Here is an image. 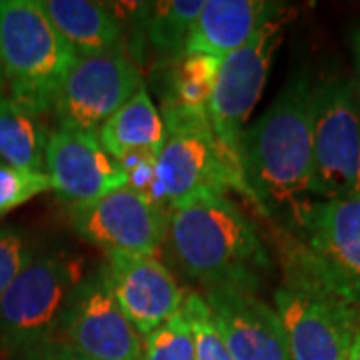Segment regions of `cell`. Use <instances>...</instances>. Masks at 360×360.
Masks as SVG:
<instances>
[{
  "instance_id": "cell-1",
  "label": "cell",
  "mask_w": 360,
  "mask_h": 360,
  "mask_svg": "<svg viewBox=\"0 0 360 360\" xmlns=\"http://www.w3.org/2000/svg\"><path fill=\"white\" fill-rule=\"evenodd\" d=\"M312 98L309 78L295 77L240 139L238 160L246 194L262 214L286 226L316 202Z\"/></svg>"
},
{
  "instance_id": "cell-2",
  "label": "cell",
  "mask_w": 360,
  "mask_h": 360,
  "mask_svg": "<svg viewBox=\"0 0 360 360\" xmlns=\"http://www.w3.org/2000/svg\"><path fill=\"white\" fill-rule=\"evenodd\" d=\"M167 240L176 266L206 290L255 292L270 269L255 224L224 194H205L170 210Z\"/></svg>"
},
{
  "instance_id": "cell-3",
  "label": "cell",
  "mask_w": 360,
  "mask_h": 360,
  "mask_svg": "<svg viewBox=\"0 0 360 360\" xmlns=\"http://www.w3.org/2000/svg\"><path fill=\"white\" fill-rule=\"evenodd\" d=\"M77 58L39 0H0V70L11 101L51 112Z\"/></svg>"
},
{
  "instance_id": "cell-4",
  "label": "cell",
  "mask_w": 360,
  "mask_h": 360,
  "mask_svg": "<svg viewBox=\"0 0 360 360\" xmlns=\"http://www.w3.org/2000/svg\"><path fill=\"white\" fill-rule=\"evenodd\" d=\"M288 231L296 234L288 276L319 284L360 310V193L312 202Z\"/></svg>"
},
{
  "instance_id": "cell-5",
  "label": "cell",
  "mask_w": 360,
  "mask_h": 360,
  "mask_svg": "<svg viewBox=\"0 0 360 360\" xmlns=\"http://www.w3.org/2000/svg\"><path fill=\"white\" fill-rule=\"evenodd\" d=\"M162 118L167 142L156 158L162 205L174 210L198 196L224 194L229 188L246 194L240 167L220 146L206 116L167 106Z\"/></svg>"
},
{
  "instance_id": "cell-6",
  "label": "cell",
  "mask_w": 360,
  "mask_h": 360,
  "mask_svg": "<svg viewBox=\"0 0 360 360\" xmlns=\"http://www.w3.org/2000/svg\"><path fill=\"white\" fill-rule=\"evenodd\" d=\"M80 281V258L63 252L32 258L0 298V340L13 348L44 345L58 330L66 302Z\"/></svg>"
},
{
  "instance_id": "cell-7",
  "label": "cell",
  "mask_w": 360,
  "mask_h": 360,
  "mask_svg": "<svg viewBox=\"0 0 360 360\" xmlns=\"http://www.w3.org/2000/svg\"><path fill=\"white\" fill-rule=\"evenodd\" d=\"M312 162L316 200L360 193V112L354 80L333 77L314 86Z\"/></svg>"
},
{
  "instance_id": "cell-8",
  "label": "cell",
  "mask_w": 360,
  "mask_h": 360,
  "mask_svg": "<svg viewBox=\"0 0 360 360\" xmlns=\"http://www.w3.org/2000/svg\"><path fill=\"white\" fill-rule=\"evenodd\" d=\"M290 360H347L360 326V310L319 284L288 276L274 290Z\"/></svg>"
},
{
  "instance_id": "cell-9",
  "label": "cell",
  "mask_w": 360,
  "mask_h": 360,
  "mask_svg": "<svg viewBox=\"0 0 360 360\" xmlns=\"http://www.w3.org/2000/svg\"><path fill=\"white\" fill-rule=\"evenodd\" d=\"M284 25L283 16L272 18L258 28L257 34L243 49L222 58L217 84L206 108V118L217 141L238 167V150L246 120L266 86L274 54L283 44Z\"/></svg>"
},
{
  "instance_id": "cell-10",
  "label": "cell",
  "mask_w": 360,
  "mask_h": 360,
  "mask_svg": "<svg viewBox=\"0 0 360 360\" xmlns=\"http://www.w3.org/2000/svg\"><path fill=\"white\" fill-rule=\"evenodd\" d=\"M142 86L141 70L124 46L104 54L80 56L66 75L52 110L60 127L96 134Z\"/></svg>"
},
{
  "instance_id": "cell-11",
  "label": "cell",
  "mask_w": 360,
  "mask_h": 360,
  "mask_svg": "<svg viewBox=\"0 0 360 360\" xmlns=\"http://www.w3.org/2000/svg\"><path fill=\"white\" fill-rule=\"evenodd\" d=\"M58 330L66 347L90 360L142 359V336L118 307L104 269L77 284Z\"/></svg>"
},
{
  "instance_id": "cell-12",
  "label": "cell",
  "mask_w": 360,
  "mask_h": 360,
  "mask_svg": "<svg viewBox=\"0 0 360 360\" xmlns=\"http://www.w3.org/2000/svg\"><path fill=\"white\" fill-rule=\"evenodd\" d=\"M168 208L122 186L84 206L70 208L78 236L110 252L153 257L167 240Z\"/></svg>"
},
{
  "instance_id": "cell-13",
  "label": "cell",
  "mask_w": 360,
  "mask_h": 360,
  "mask_svg": "<svg viewBox=\"0 0 360 360\" xmlns=\"http://www.w3.org/2000/svg\"><path fill=\"white\" fill-rule=\"evenodd\" d=\"M51 191L70 208L84 206L127 186V174L104 150L94 132L58 127L51 132L44 156Z\"/></svg>"
},
{
  "instance_id": "cell-14",
  "label": "cell",
  "mask_w": 360,
  "mask_h": 360,
  "mask_svg": "<svg viewBox=\"0 0 360 360\" xmlns=\"http://www.w3.org/2000/svg\"><path fill=\"white\" fill-rule=\"evenodd\" d=\"M103 269L118 307L142 338L179 312L184 290L155 257L110 252Z\"/></svg>"
},
{
  "instance_id": "cell-15",
  "label": "cell",
  "mask_w": 360,
  "mask_h": 360,
  "mask_svg": "<svg viewBox=\"0 0 360 360\" xmlns=\"http://www.w3.org/2000/svg\"><path fill=\"white\" fill-rule=\"evenodd\" d=\"M205 298L232 359L290 360L276 312L252 290L219 286Z\"/></svg>"
},
{
  "instance_id": "cell-16",
  "label": "cell",
  "mask_w": 360,
  "mask_h": 360,
  "mask_svg": "<svg viewBox=\"0 0 360 360\" xmlns=\"http://www.w3.org/2000/svg\"><path fill=\"white\" fill-rule=\"evenodd\" d=\"M276 16H283V8L274 2L206 0L191 30L186 54H206L222 60L243 49L260 26Z\"/></svg>"
},
{
  "instance_id": "cell-17",
  "label": "cell",
  "mask_w": 360,
  "mask_h": 360,
  "mask_svg": "<svg viewBox=\"0 0 360 360\" xmlns=\"http://www.w3.org/2000/svg\"><path fill=\"white\" fill-rule=\"evenodd\" d=\"M39 4L78 58L124 46L120 18L103 2L39 0Z\"/></svg>"
},
{
  "instance_id": "cell-18",
  "label": "cell",
  "mask_w": 360,
  "mask_h": 360,
  "mask_svg": "<svg viewBox=\"0 0 360 360\" xmlns=\"http://www.w3.org/2000/svg\"><path fill=\"white\" fill-rule=\"evenodd\" d=\"M96 136L115 160L132 153L158 156L167 142V124L150 94L142 86L104 122Z\"/></svg>"
},
{
  "instance_id": "cell-19",
  "label": "cell",
  "mask_w": 360,
  "mask_h": 360,
  "mask_svg": "<svg viewBox=\"0 0 360 360\" xmlns=\"http://www.w3.org/2000/svg\"><path fill=\"white\" fill-rule=\"evenodd\" d=\"M205 2L206 0H168L136 4V13L141 16L139 25L156 56L179 63L186 54L191 30L202 13Z\"/></svg>"
},
{
  "instance_id": "cell-20",
  "label": "cell",
  "mask_w": 360,
  "mask_h": 360,
  "mask_svg": "<svg viewBox=\"0 0 360 360\" xmlns=\"http://www.w3.org/2000/svg\"><path fill=\"white\" fill-rule=\"evenodd\" d=\"M51 132L42 116L26 110L8 96L0 98V158L8 165L44 172Z\"/></svg>"
},
{
  "instance_id": "cell-21",
  "label": "cell",
  "mask_w": 360,
  "mask_h": 360,
  "mask_svg": "<svg viewBox=\"0 0 360 360\" xmlns=\"http://www.w3.org/2000/svg\"><path fill=\"white\" fill-rule=\"evenodd\" d=\"M222 60L206 54H184L170 77V106L188 115L206 116Z\"/></svg>"
},
{
  "instance_id": "cell-22",
  "label": "cell",
  "mask_w": 360,
  "mask_h": 360,
  "mask_svg": "<svg viewBox=\"0 0 360 360\" xmlns=\"http://www.w3.org/2000/svg\"><path fill=\"white\" fill-rule=\"evenodd\" d=\"M180 312L191 324L194 360H234L217 328V322L212 319V312L205 296L186 290L180 304Z\"/></svg>"
},
{
  "instance_id": "cell-23",
  "label": "cell",
  "mask_w": 360,
  "mask_h": 360,
  "mask_svg": "<svg viewBox=\"0 0 360 360\" xmlns=\"http://www.w3.org/2000/svg\"><path fill=\"white\" fill-rule=\"evenodd\" d=\"M141 360H194L191 324L179 312L142 338Z\"/></svg>"
},
{
  "instance_id": "cell-24",
  "label": "cell",
  "mask_w": 360,
  "mask_h": 360,
  "mask_svg": "<svg viewBox=\"0 0 360 360\" xmlns=\"http://www.w3.org/2000/svg\"><path fill=\"white\" fill-rule=\"evenodd\" d=\"M46 191H51V179L46 172L13 167L0 158V217Z\"/></svg>"
},
{
  "instance_id": "cell-25",
  "label": "cell",
  "mask_w": 360,
  "mask_h": 360,
  "mask_svg": "<svg viewBox=\"0 0 360 360\" xmlns=\"http://www.w3.org/2000/svg\"><path fill=\"white\" fill-rule=\"evenodd\" d=\"M32 258L34 252L26 240L25 232L16 226L0 229V298Z\"/></svg>"
},
{
  "instance_id": "cell-26",
  "label": "cell",
  "mask_w": 360,
  "mask_h": 360,
  "mask_svg": "<svg viewBox=\"0 0 360 360\" xmlns=\"http://www.w3.org/2000/svg\"><path fill=\"white\" fill-rule=\"evenodd\" d=\"M156 158L158 156L153 153H132V155L122 156L116 162L127 174V186L144 194L150 202L162 205L160 191H158V179H156ZM167 208V206H165Z\"/></svg>"
},
{
  "instance_id": "cell-27",
  "label": "cell",
  "mask_w": 360,
  "mask_h": 360,
  "mask_svg": "<svg viewBox=\"0 0 360 360\" xmlns=\"http://www.w3.org/2000/svg\"><path fill=\"white\" fill-rule=\"evenodd\" d=\"M42 360H90L82 354H78L77 350H72L70 347L66 345H58V347L49 348V352L44 354Z\"/></svg>"
},
{
  "instance_id": "cell-28",
  "label": "cell",
  "mask_w": 360,
  "mask_h": 360,
  "mask_svg": "<svg viewBox=\"0 0 360 360\" xmlns=\"http://www.w3.org/2000/svg\"><path fill=\"white\" fill-rule=\"evenodd\" d=\"M347 360H360V326L356 330V335L352 338V345H350V352H348Z\"/></svg>"
},
{
  "instance_id": "cell-29",
  "label": "cell",
  "mask_w": 360,
  "mask_h": 360,
  "mask_svg": "<svg viewBox=\"0 0 360 360\" xmlns=\"http://www.w3.org/2000/svg\"><path fill=\"white\" fill-rule=\"evenodd\" d=\"M354 84H356V98H359V112H360V46L356 44V80H354Z\"/></svg>"
},
{
  "instance_id": "cell-30",
  "label": "cell",
  "mask_w": 360,
  "mask_h": 360,
  "mask_svg": "<svg viewBox=\"0 0 360 360\" xmlns=\"http://www.w3.org/2000/svg\"><path fill=\"white\" fill-rule=\"evenodd\" d=\"M0 98H4V78H2V70H0Z\"/></svg>"
},
{
  "instance_id": "cell-31",
  "label": "cell",
  "mask_w": 360,
  "mask_h": 360,
  "mask_svg": "<svg viewBox=\"0 0 360 360\" xmlns=\"http://www.w3.org/2000/svg\"><path fill=\"white\" fill-rule=\"evenodd\" d=\"M354 44H359L360 46V30H359V34H356V42H354Z\"/></svg>"
}]
</instances>
